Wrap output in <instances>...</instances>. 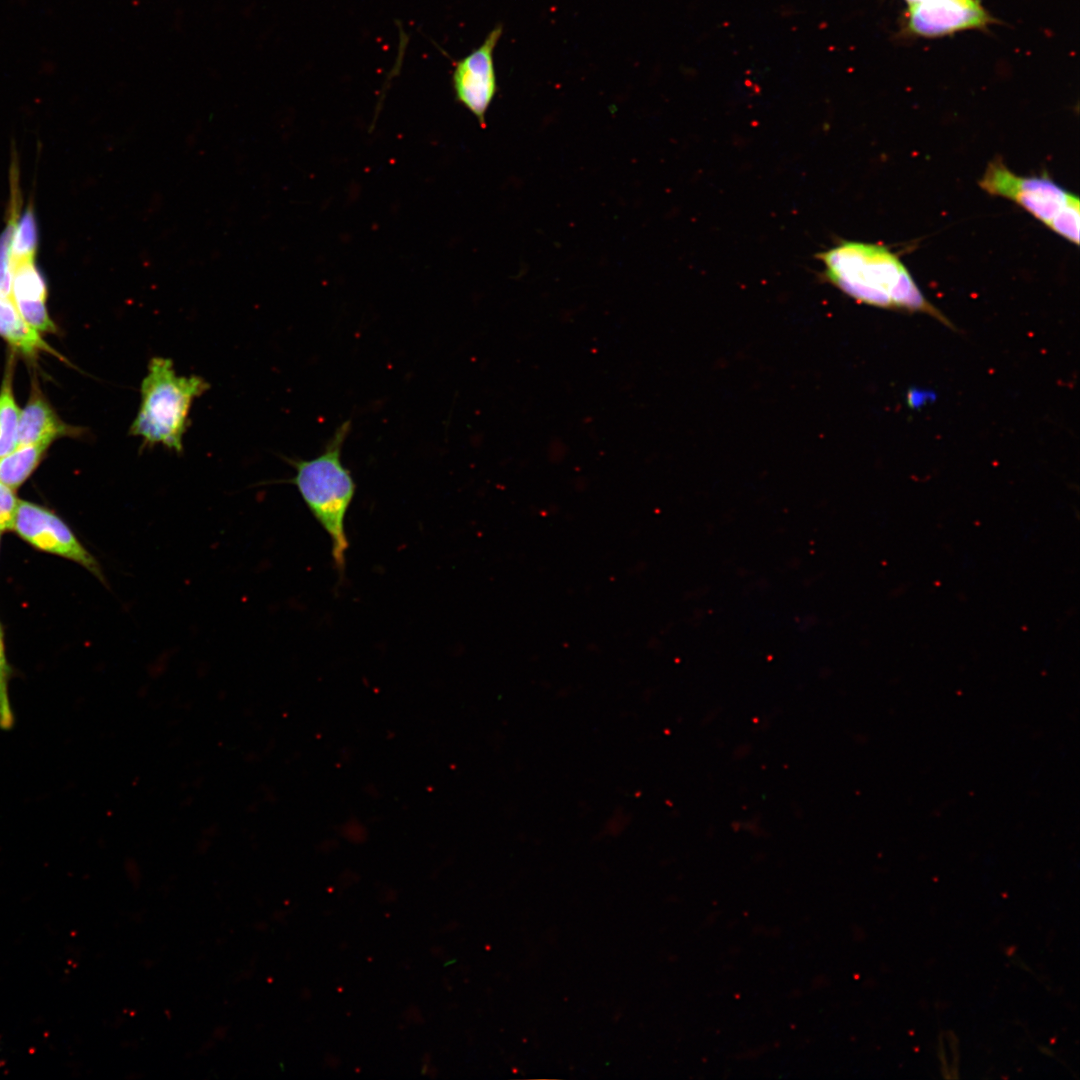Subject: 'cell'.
Returning a JSON list of instances; mask_svg holds the SVG:
<instances>
[{
    "label": "cell",
    "instance_id": "obj_8",
    "mask_svg": "<svg viewBox=\"0 0 1080 1080\" xmlns=\"http://www.w3.org/2000/svg\"><path fill=\"white\" fill-rule=\"evenodd\" d=\"M11 298L22 318L38 332L56 331L46 306L47 284L34 260L13 266Z\"/></svg>",
    "mask_w": 1080,
    "mask_h": 1080
},
{
    "label": "cell",
    "instance_id": "obj_11",
    "mask_svg": "<svg viewBox=\"0 0 1080 1080\" xmlns=\"http://www.w3.org/2000/svg\"><path fill=\"white\" fill-rule=\"evenodd\" d=\"M50 444L17 445L0 457V482L17 489L33 474L42 462Z\"/></svg>",
    "mask_w": 1080,
    "mask_h": 1080
},
{
    "label": "cell",
    "instance_id": "obj_17",
    "mask_svg": "<svg viewBox=\"0 0 1080 1080\" xmlns=\"http://www.w3.org/2000/svg\"><path fill=\"white\" fill-rule=\"evenodd\" d=\"M0 535H1V533H0ZM0 539H1V536H0Z\"/></svg>",
    "mask_w": 1080,
    "mask_h": 1080
},
{
    "label": "cell",
    "instance_id": "obj_3",
    "mask_svg": "<svg viewBox=\"0 0 1080 1080\" xmlns=\"http://www.w3.org/2000/svg\"><path fill=\"white\" fill-rule=\"evenodd\" d=\"M209 387L202 377L178 375L171 359L153 357L141 383V402L129 434L141 438L142 449L160 444L182 454L191 405Z\"/></svg>",
    "mask_w": 1080,
    "mask_h": 1080
},
{
    "label": "cell",
    "instance_id": "obj_1",
    "mask_svg": "<svg viewBox=\"0 0 1080 1080\" xmlns=\"http://www.w3.org/2000/svg\"><path fill=\"white\" fill-rule=\"evenodd\" d=\"M827 279L846 295L871 306L923 312L951 326L923 295L899 257L887 247L855 241L818 254Z\"/></svg>",
    "mask_w": 1080,
    "mask_h": 1080
},
{
    "label": "cell",
    "instance_id": "obj_5",
    "mask_svg": "<svg viewBox=\"0 0 1080 1080\" xmlns=\"http://www.w3.org/2000/svg\"><path fill=\"white\" fill-rule=\"evenodd\" d=\"M12 529L35 549L76 562L108 587L97 559L84 547L65 521L49 508L19 500Z\"/></svg>",
    "mask_w": 1080,
    "mask_h": 1080
},
{
    "label": "cell",
    "instance_id": "obj_6",
    "mask_svg": "<svg viewBox=\"0 0 1080 1080\" xmlns=\"http://www.w3.org/2000/svg\"><path fill=\"white\" fill-rule=\"evenodd\" d=\"M997 22L980 0H925L908 6L900 32L907 37L931 39L965 30H985Z\"/></svg>",
    "mask_w": 1080,
    "mask_h": 1080
},
{
    "label": "cell",
    "instance_id": "obj_15",
    "mask_svg": "<svg viewBox=\"0 0 1080 1080\" xmlns=\"http://www.w3.org/2000/svg\"><path fill=\"white\" fill-rule=\"evenodd\" d=\"M18 504L15 489L0 482V533L13 528Z\"/></svg>",
    "mask_w": 1080,
    "mask_h": 1080
},
{
    "label": "cell",
    "instance_id": "obj_9",
    "mask_svg": "<svg viewBox=\"0 0 1080 1080\" xmlns=\"http://www.w3.org/2000/svg\"><path fill=\"white\" fill-rule=\"evenodd\" d=\"M82 429L65 423L37 386L20 412L18 445L50 444L63 437H77Z\"/></svg>",
    "mask_w": 1080,
    "mask_h": 1080
},
{
    "label": "cell",
    "instance_id": "obj_7",
    "mask_svg": "<svg viewBox=\"0 0 1080 1080\" xmlns=\"http://www.w3.org/2000/svg\"><path fill=\"white\" fill-rule=\"evenodd\" d=\"M502 34L503 25L494 26L481 45L453 64L451 83L455 99L481 123L498 88L494 51Z\"/></svg>",
    "mask_w": 1080,
    "mask_h": 1080
},
{
    "label": "cell",
    "instance_id": "obj_12",
    "mask_svg": "<svg viewBox=\"0 0 1080 1080\" xmlns=\"http://www.w3.org/2000/svg\"><path fill=\"white\" fill-rule=\"evenodd\" d=\"M20 412L13 392V364L10 358L0 387V457L18 445Z\"/></svg>",
    "mask_w": 1080,
    "mask_h": 1080
},
{
    "label": "cell",
    "instance_id": "obj_14",
    "mask_svg": "<svg viewBox=\"0 0 1080 1080\" xmlns=\"http://www.w3.org/2000/svg\"><path fill=\"white\" fill-rule=\"evenodd\" d=\"M11 669L6 659L4 636L0 624V728L11 729L14 725V715L11 709L8 695V681Z\"/></svg>",
    "mask_w": 1080,
    "mask_h": 1080
},
{
    "label": "cell",
    "instance_id": "obj_10",
    "mask_svg": "<svg viewBox=\"0 0 1080 1080\" xmlns=\"http://www.w3.org/2000/svg\"><path fill=\"white\" fill-rule=\"evenodd\" d=\"M0 337L15 352L28 358H35L41 353H49L60 359L57 353L42 337L41 333L30 326L18 312L12 298L0 296Z\"/></svg>",
    "mask_w": 1080,
    "mask_h": 1080
},
{
    "label": "cell",
    "instance_id": "obj_16",
    "mask_svg": "<svg viewBox=\"0 0 1080 1080\" xmlns=\"http://www.w3.org/2000/svg\"><path fill=\"white\" fill-rule=\"evenodd\" d=\"M903 1H905V3H906V4L908 5V6H912V5H915V4H918V3H921V2H923V1H925V0H903Z\"/></svg>",
    "mask_w": 1080,
    "mask_h": 1080
},
{
    "label": "cell",
    "instance_id": "obj_4",
    "mask_svg": "<svg viewBox=\"0 0 1080 1080\" xmlns=\"http://www.w3.org/2000/svg\"><path fill=\"white\" fill-rule=\"evenodd\" d=\"M979 186L991 195L1015 202L1053 232L1079 244V198L1048 177L1020 176L1001 159H994L986 167Z\"/></svg>",
    "mask_w": 1080,
    "mask_h": 1080
},
{
    "label": "cell",
    "instance_id": "obj_2",
    "mask_svg": "<svg viewBox=\"0 0 1080 1080\" xmlns=\"http://www.w3.org/2000/svg\"><path fill=\"white\" fill-rule=\"evenodd\" d=\"M350 430L351 420L348 419L336 428L316 457L287 459L296 473L286 482L296 486L309 511L329 536L339 578L344 574L349 547L345 519L356 491L351 471L341 460Z\"/></svg>",
    "mask_w": 1080,
    "mask_h": 1080
},
{
    "label": "cell",
    "instance_id": "obj_13",
    "mask_svg": "<svg viewBox=\"0 0 1080 1080\" xmlns=\"http://www.w3.org/2000/svg\"><path fill=\"white\" fill-rule=\"evenodd\" d=\"M38 248V228L34 209L29 204L18 218L11 244V265L32 261Z\"/></svg>",
    "mask_w": 1080,
    "mask_h": 1080
}]
</instances>
